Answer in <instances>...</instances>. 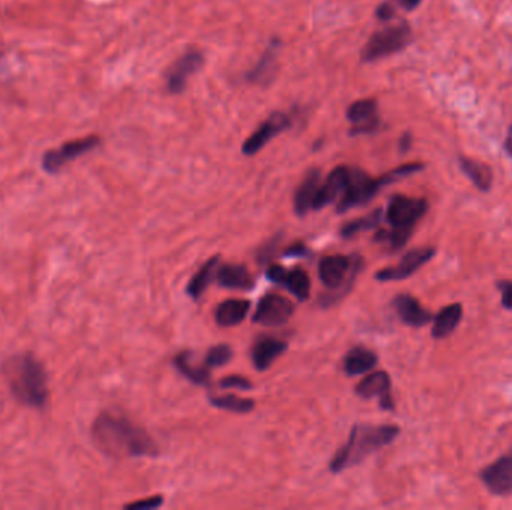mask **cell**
Listing matches in <instances>:
<instances>
[{
	"mask_svg": "<svg viewBox=\"0 0 512 510\" xmlns=\"http://www.w3.org/2000/svg\"><path fill=\"white\" fill-rule=\"evenodd\" d=\"M288 349V343L277 340V338H263L259 342L255 343L252 349V362L255 369L259 371L270 369V365Z\"/></svg>",
	"mask_w": 512,
	"mask_h": 510,
	"instance_id": "20",
	"label": "cell"
},
{
	"mask_svg": "<svg viewBox=\"0 0 512 510\" xmlns=\"http://www.w3.org/2000/svg\"><path fill=\"white\" fill-rule=\"evenodd\" d=\"M267 277L274 283L285 286L300 301H306L310 295V288H312L310 277L301 268L286 270L285 266L274 264V265L268 266Z\"/></svg>",
	"mask_w": 512,
	"mask_h": 510,
	"instance_id": "15",
	"label": "cell"
},
{
	"mask_svg": "<svg viewBox=\"0 0 512 510\" xmlns=\"http://www.w3.org/2000/svg\"><path fill=\"white\" fill-rule=\"evenodd\" d=\"M92 439L101 452L110 458L157 457V442L141 426L123 415L103 412L94 419Z\"/></svg>",
	"mask_w": 512,
	"mask_h": 510,
	"instance_id": "1",
	"label": "cell"
},
{
	"mask_svg": "<svg viewBox=\"0 0 512 510\" xmlns=\"http://www.w3.org/2000/svg\"><path fill=\"white\" fill-rule=\"evenodd\" d=\"M346 119L351 123V135H367L378 132L381 128L378 103L374 99H360L352 103L346 110Z\"/></svg>",
	"mask_w": 512,
	"mask_h": 510,
	"instance_id": "12",
	"label": "cell"
},
{
	"mask_svg": "<svg viewBox=\"0 0 512 510\" xmlns=\"http://www.w3.org/2000/svg\"><path fill=\"white\" fill-rule=\"evenodd\" d=\"M392 304H394V309H396L397 315L400 318L401 322L408 325V327H412V328L426 327V325L430 324L433 318H435L430 311L426 310V309L419 304L417 298L406 295V293L397 295Z\"/></svg>",
	"mask_w": 512,
	"mask_h": 510,
	"instance_id": "18",
	"label": "cell"
},
{
	"mask_svg": "<svg viewBox=\"0 0 512 510\" xmlns=\"http://www.w3.org/2000/svg\"><path fill=\"white\" fill-rule=\"evenodd\" d=\"M218 280L220 286L237 291H247L254 288V277L245 265L227 264L218 270Z\"/></svg>",
	"mask_w": 512,
	"mask_h": 510,
	"instance_id": "23",
	"label": "cell"
},
{
	"mask_svg": "<svg viewBox=\"0 0 512 510\" xmlns=\"http://www.w3.org/2000/svg\"><path fill=\"white\" fill-rule=\"evenodd\" d=\"M361 398H379L383 410H394V399L391 397V379L385 371H376L361 380L355 388Z\"/></svg>",
	"mask_w": 512,
	"mask_h": 510,
	"instance_id": "16",
	"label": "cell"
},
{
	"mask_svg": "<svg viewBox=\"0 0 512 510\" xmlns=\"http://www.w3.org/2000/svg\"><path fill=\"white\" fill-rule=\"evenodd\" d=\"M306 247L303 245L291 246L290 249L286 250V256H304L306 255Z\"/></svg>",
	"mask_w": 512,
	"mask_h": 510,
	"instance_id": "37",
	"label": "cell"
},
{
	"mask_svg": "<svg viewBox=\"0 0 512 510\" xmlns=\"http://www.w3.org/2000/svg\"><path fill=\"white\" fill-rule=\"evenodd\" d=\"M219 265V256L211 257L201 266L198 273L192 277L191 282L187 284V295L198 300L204 293L205 289L209 288L210 282L213 280L214 273Z\"/></svg>",
	"mask_w": 512,
	"mask_h": 510,
	"instance_id": "27",
	"label": "cell"
},
{
	"mask_svg": "<svg viewBox=\"0 0 512 510\" xmlns=\"http://www.w3.org/2000/svg\"><path fill=\"white\" fill-rule=\"evenodd\" d=\"M381 220H382V210H374L373 213L367 214L364 218L355 219L352 222H347L340 229V236L343 238H351V237L356 236L360 232L370 231V229L378 227Z\"/></svg>",
	"mask_w": 512,
	"mask_h": 510,
	"instance_id": "30",
	"label": "cell"
},
{
	"mask_svg": "<svg viewBox=\"0 0 512 510\" xmlns=\"http://www.w3.org/2000/svg\"><path fill=\"white\" fill-rule=\"evenodd\" d=\"M292 125L291 117L285 112H273L272 116L265 119V121L259 125V128L250 135L241 147L243 155L254 156L259 151L263 150L264 147L267 146L268 142L273 141L277 135L285 132Z\"/></svg>",
	"mask_w": 512,
	"mask_h": 510,
	"instance_id": "10",
	"label": "cell"
},
{
	"mask_svg": "<svg viewBox=\"0 0 512 510\" xmlns=\"http://www.w3.org/2000/svg\"><path fill=\"white\" fill-rule=\"evenodd\" d=\"M174 365H175V369H177L184 378L189 379L192 383H195V385H209V370L205 369V367H198V365L193 364V362H192L191 352H182V353H178V355L175 356V360H174Z\"/></svg>",
	"mask_w": 512,
	"mask_h": 510,
	"instance_id": "28",
	"label": "cell"
},
{
	"mask_svg": "<svg viewBox=\"0 0 512 510\" xmlns=\"http://www.w3.org/2000/svg\"><path fill=\"white\" fill-rule=\"evenodd\" d=\"M376 364H378V356L369 349L358 346L347 352L343 361V369L347 376H360L370 371Z\"/></svg>",
	"mask_w": 512,
	"mask_h": 510,
	"instance_id": "26",
	"label": "cell"
},
{
	"mask_svg": "<svg viewBox=\"0 0 512 510\" xmlns=\"http://www.w3.org/2000/svg\"><path fill=\"white\" fill-rule=\"evenodd\" d=\"M162 503H164V497L161 496H157V497L148 498V500H143V502H135L126 505V509H135V510H153L161 507Z\"/></svg>",
	"mask_w": 512,
	"mask_h": 510,
	"instance_id": "34",
	"label": "cell"
},
{
	"mask_svg": "<svg viewBox=\"0 0 512 510\" xmlns=\"http://www.w3.org/2000/svg\"><path fill=\"white\" fill-rule=\"evenodd\" d=\"M319 186H321V171L317 168L310 169L299 189L295 191V213L299 216H306L310 210H313V202H315V196H317Z\"/></svg>",
	"mask_w": 512,
	"mask_h": 510,
	"instance_id": "19",
	"label": "cell"
},
{
	"mask_svg": "<svg viewBox=\"0 0 512 510\" xmlns=\"http://www.w3.org/2000/svg\"><path fill=\"white\" fill-rule=\"evenodd\" d=\"M279 49H281V40H273L259 58L258 63L255 65L254 69L247 72V80L250 83H267L270 81V76L274 74V69H276Z\"/></svg>",
	"mask_w": 512,
	"mask_h": 510,
	"instance_id": "24",
	"label": "cell"
},
{
	"mask_svg": "<svg viewBox=\"0 0 512 510\" xmlns=\"http://www.w3.org/2000/svg\"><path fill=\"white\" fill-rule=\"evenodd\" d=\"M412 40V29L409 22H399L382 27L370 36L367 44L361 51V60L365 63L376 62L392 54L400 53Z\"/></svg>",
	"mask_w": 512,
	"mask_h": 510,
	"instance_id": "5",
	"label": "cell"
},
{
	"mask_svg": "<svg viewBox=\"0 0 512 510\" xmlns=\"http://www.w3.org/2000/svg\"><path fill=\"white\" fill-rule=\"evenodd\" d=\"M2 376L13 398L27 407L44 408L49 401V374L31 353L9 356L2 365Z\"/></svg>",
	"mask_w": 512,
	"mask_h": 510,
	"instance_id": "2",
	"label": "cell"
},
{
	"mask_svg": "<svg viewBox=\"0 0 512 510\" xmlns=\"http://www.w3.org/2000/svg\"><path fill=\"white\" fill-rule=\"evenodd\" d=\"M204 54L198 49H189L166 71V89L173 94H182L187 81L204 67Z\"/></svg>",
	"mask_w": 512,
	"mask_h": 510,
	"instance_id": "9",
	"label": "cell"
},
{
	"mask_svg": "<svg viewBox=\"0 0 512 510\" xmlns=\"http://www.w3.org/2000/svg\"><path fill=\"white\" fill-rule=\"evenodd\" d=\"M292 313H294V304L288 298L276 293H267L256 307L254 322L268 328H276L285 325Z\"/></svg>",
	"mask_w": 512,
	"mask_h": 510,
	"instance_id": "11",
	"label": "cell"
},
{
	"mask_svg": "<svg viewBox=\"0 0 512 510\" xmlns=\"http://www.w3.org/2000/svg\"><path fill=\"white\" fill-rule=\"evenodd\" d=\"M4 58V53H2V51H0V58Z\"/></svg>",
	"mask_w": 512,
	"mask_h": 510,
	"instance_id": "40",
	"label": "cell"
},
{
	"mask_svg": "<svg viewBox=\"0 0 512 510\" xmlns=\"http://www.w3.org/2000/svg\"><path fill=\"white\" fill-rule=\"evenodd\" d=\"M379 22H391L392 18L396 17V4L392 0H385L382 4H379L374 13Z\"/></svg>",
	"mask_w": 512,
	"mask_h": 510,
	"instance_id": "33",
	"label": "cell"
},
{
	"mask_svg": "<svg viewBox=\"0 0 512 510\" xmlns=\"http://www.w3.org/2000/svg\"><path fill=\"white\" fill-rule=\"evenodd\" d=\"M459 164L464 175L475 184L477 189L481 192L490 191L493 186V171L489 165L471 159L466 156H460Z\"/></svg>",
	"mask_w": 512,
	"mask_h": 510,
	"instance_id": "25",
	"label": "cell"
},
{
	"mask_svg": "<svg viewBox=\"0 0 512 510\" xmlns=\"http://www.w3.org/2000/svg\"><path fill=\"white\" fill-rule=\"evenodd\" d=\"M482 484L495 496L507 497L512 494V451L480 471Z\"/></svg>",
	"mask_w": 512,
	"mask_h": 510,
	"instance_id": "14",
	"label": "cell"
},
{
	"mask_svg": "<svg viewBox=\"0 0 512 510\" xmlns=\"http://www.w3.org/2000/svg\"><path fill=\"white\" fill-rule=\"evenodd\" d=\"M361 266H363L361 256H342V255L327 256L319 262V279L327 288L340 291L345 284L351 286Z\"/></svg>",
	"mask_w": 512,
	"mask_h": 510,
	"instance_id": "7",
	"label": "cell"
},
{
	"mask_svg": "<svg viewBox=\"0 0 512 510\" xmlns=\"http://www.w3.org/2000/svg\"><path fill=\"white\" fill-rule=\"evenodd\" d=\"M220 386L223 389H252V383H250L249 379L243 378V376H227V378L222 379Z\"/></svg>",
	"mask_w": 512,
	"mask_h": 510,
	"instance_id": "32",
	"label": "cell"
},
{
	"mask_svg": "<svg viewBox=\"0 0 512 510\" xmlns=\"http://www.w3.org/2000/svg\"><path fill=\"white\" fill-rule=\"evenodd\" d=\"M423 164H406L401 165L399 168L392 169L390 173L383 174L382 177L372 178L369 174L364 173L360 168H351V175H349V183L346 189L340 196L337 211L339 213H346L347 210L360 205L367 204L382 191L383 187H387L391 183L399 182L401 178L409 177L412 174L423 171Z\"/></svg>",
	"mask_w": 512,
	"mask_h": 510,
	"instance_id": "4",
	"label": "cell"
},
{
	"mask_svg": "<svg viewBox=\"0 0 512 510\" xmlns=\"http://www.w3.org/2000/svg\"><path fill=\"white\" fill-rule=\"evenodd\" d=\"M399 434L400 428L396 425L352 426L346 443L343 444L331 460V471L340 473L360 464L372 453L391 444Z\"/></svg>",
	"mask_w": 512,
	"mask_h": 510,
	"instance_id": "3",
	"label": "cell"
},
{
	"mask_svg": "<svg viewBox=\"0 0 512 510\" xmlns=\"http://www.w3.org/2000/svg\"><path fill=\"white\" fill-rule=\"evenodd\" d=\"M504 147L505 151L512 157V126L509 128L508 133H507V138H505Z\"/></svg>",
	"mask_w": 512,
	"mask_h": 510,
	"instance_id": "39",
	"label": "cell"
},
{
	"mask_svg": "<svg viewBox=\"0 0 512 510\" xmlns=\"http://www.w3.org/2000/svg\"><path fill=\"white\" fill-rule=\"evenodd\" d=\"M349 175H351V166H337L333 169L326 178V182L321 183V186L318 189L313 210L318 211L339 200L349 183Z\"/></svg>",
	"mask_w": 512,
	"mask_h": 510,
	"instance_id": "17",
	"label": "cell"
},
{
	"mask_svg": "<svg viewBox=\"0 0 512 510\" xmlns=\"http://www.w3.org/2000/svg\"><path fill=\"white\" fill-rule=\"evenodd\" d=\"M498 289H499L500 295H502V306L507 310H512V282H509V280L498 282Z\"/></svg>",
	"mask_w": 512,
	"mask_h": 510,
	"instance_id": "35",
	"label": "cell"
},
{
	"mask_svg": "<svg viewBox=\"0 0 512 510\" xmlns=\"http://www.w3.org/2000/svg\"><path fill=\"white\" fill-rule=\"evenodd\" d=\"M210 404L214 407L222 408L227 412L245 413L252 412L255 408V401L250 398H241L237 395H219V397H210Z\"/></svg>",
	"mask_w": 512,
	"mask_h": 510,
	"instance_id": "29",
	"label": "cell"
},
{
	"mask_svg": "<svg viewBox=\"0 0 512 510\" xmlns=\"http://www.w3.org/2000/svg\"><path fill=\"white\" fill-rule=\"evenodd\" d=\"M428 202L424 198L406 195L392 196L387 207V222L391 229L412 234L415 225L427 213Z\"/></svg>",
	"mask_w": 512,
	"mask_h": 510,
	"instance_id": "6",
	"label": "cell"
},
{
	"mask_svg": "<svg viewBox=\"0 0 512 510\" xmlns=\"http://www.w3.org/2000/svg\"><path fill=\"white\" fill-rule=\"evenodd\" d=\"M232 358V352L227 344H219L210 349L205 356V365L207 367H220L229 362Z\"/></svg>",
	"mask_w": 512,
	"mask_h": 510,
	"instance_id": "31",
	"label": "cell"
},
{
	"mask_svg": "<svg viewBox=\"0 0 512 510\" xmlns=\"http://www.w3.org/2000/svg\"><path fill=\"white\" fill-rule=\"evenodd\" d=\"M99 144H101V138L98 135H87L85 138H76L72 141L65 142L58 148L45 151L42 156V169L45 173L54 175L58 171H62L65 165L78 159L81 156L87 155L89 151L99 147Z\"/></svg>",
	"mask_w": 512,
	"mask_h": 510,
	"instance_id": "8",
	"label": "cell"
},
{
	"mask_svg": "<svg viewBox=\"0 0 512 510\" xmlns=\"http://www.w3.org/2000/svg\"><path fill=\"white\" fill-rule=\"evenodd\" d=\"M410 144H412V137H410L409 132H406L405 135L400 138L401 153H406V151L409 150Z\"/></svg>",
	"mask_w": 512,
	"mask_h": 510,
	"instance_id": "38",
	"label": "cell"
},
{
	"mask_svg": "<svg viewBox=\"0 0 512 510\" xmlns=\"http://www.w3.org/2000/svg\"><path fill=\"white\" fill-rule=\"evenodd\" d=\"M463 318V307L462 304H451L442 309L435 318H433L432 336L436 340L448 337L454 333Z\"/></svg>",
	"mask_w": 512,
	"mask_h": 510,
	"instance_id": "22",
	"label": "cell"
},
{
	"mask_svg": "<svg viewBox=\"0 0 512 510\" xmlns=\"http://www.w3.org/2000/svg\"><path fill=\"white\" fill-rule=\"evenodd\" d=\"M436 255V250L433 247H423V249H414L408 252L396 266H388L379 271L376 280L379 282H399L405 280L410 275L415 274L421 266L432 261Z\"/></svg>",
	"mask_w": 512,
	"mask_h": 510,
	"instance_id": "13",
	"label": "cell"
},
{
	"mask_svg": "<svg viewBox=\"0 0 512 510\" xmlns=\"http://www.w3.org/2000/svg\"><path fill=\"white\" fill-rule=\"evenodd\" d=\"M392 2L399 4V6L405 9V11H414V9L418 8L419 4H421V0H392Z\"/></svg>",
	"mask_w": 512,
	"mask_h": 510,
	"instance_id": "36",
	"label": "cell"
},
{
	"mask_svg": "<svg viewBox=\"0 0 512 510\" xmlns=\"http://www.w3.org/2000/svg\"><path fill=\"white\" fill-rule=\"evenodd\" d=\"M250 310V301L247 300H227L220 302L214 311V319L220 327L231 328L240 325L246 319Z\"/></svg>",
	"mask_w": 512,
	"mask_h": 510,
	"instance_id": "21",
	"label": "cell"
}]
</instances>
